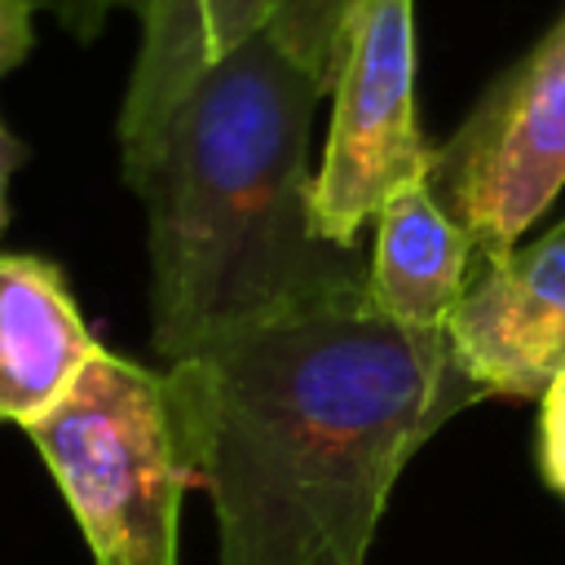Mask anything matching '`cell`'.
<instances>
[{
	"instance_id": "cell-1",
	"label": "cell",
	"mask_w": 565,
	"mask_h": 565,
	"mask_svg": "<svg viewBox=\"0 0 565 565\" xmlns=\"http://www.w3.org/2000/svg\"><path fill=\"white\" fill-rule=\"evenodd\" d=\"M216 565H366L402 468L481 402L446 331H411L366 287L278 313L163 366Z\"/></svg>"
},
{
	"instance_id": "cell-2",
	"label": "cell",
	"mask_w": 565,
	"mask_h": 565,
	"mask_svg": "<svg viewBox=\"0 0 565 565\" xmlns=\"http://www.w3.org/2000/svg\"><path fill=\"white\" fill-rule=\"evenodd\" d=\"M318 97V79L260 26L194 75L124 172L146 207L150 344L163 366L366 287L358 252L313 230Z\"/></svg>"
},
{
	"instance_id": "cell-3",
	"label": "cell",
	"mask_w": 565,
	"mask_h": 565,
	"mask_svg": "<svg viewBox=\"0 0 565 565\" xmlns=\"http://www.w3.org/2000/svg\"><path fill=\"white\" fill-rule=\"evenodd\" d=\"M22 433L97 565H181V503L194 468L163 371L97 349L62 402Z\"/></svg>"
},
{
	"instance_id": "cell-4",
	"label": "cell",
	"mask_w": 565,
	"mask_h": 565,
	"mask_svg": "<svg viewBox=\"0 0 565 565\" xmlns=\"http://www.w3.org/2000/svg\"><path fill=\"white\" fill-rule=\"evenodd\" d=\"M428 185L486 260L516 252L552 207L565 185V13L433 150Z\"/></svg>"
},
{
	"instance_id": "cell-5",
	"label": "cell",
	"mask_w": 565,
	"mask_h": 565,
	"mask_svg": "<svg viewBox=\"0 0 565 565\" xmlns=\"http://www.w3.org/2000/svg\"><path fill=\"white\" fill-rule=\"evenodd\" d=\"M331 93L335 110L309 212L331 247L358 252L375 212L433 172V150L415 124V0L358 4Z\"/></svg>"
},
{
	"instance_id": "cell-6",
	"label": "cell",
	"mask_w": 565,
	"mask_h": 565,
	"mask_svg": "<svg viewBox=\"0 0 565 565\" xmlns=\"http://www.w3.org/2000/svg\"><path fill=\"white\" fill-rule=\"evenodd\" d=\"M446 340L481 397H543L565 375V225L486 260Z\"/></svg>"
},
{
	"instance_id": "cell-7",
	"label": "cell",
	"mask_w": 565,
	"mask_h": 565,
	"mask_svg": "<svg viewBox=\"0 0 565 565\" xmlns=\"http://www.w3.org/2000/svg\"><path fill=\"white\" fill-rule=\"evenodd\" d=\"M97 349L62 265L0 252V424H35Z\"/></svg>"
},
{
	"instance_id": "cell-8",
	"label": "cell",
	"mask_w": 565,
	"mask_h": 565,
	"mask_svg": "<svg viewBox=\"0 0 565 565\" xmlns=\"http://www.w3.org/2000/svg\"><path fill=\"white\" fill-rule=\"evenodd\" d=\"M371 225V305L411 331H446L459 296L468 291V260L477 252L468 230L437 203L428 181L402 185Z\"/></svg>"
},
{
	"instance_id": "cell-9",
	"label": "cell",
	"mask_w": 565,
	"mask_h": 565,
	"mask_svg": "<svg viewBox=\"0 0 565 565\" xmlns=\"http://www.w3.org/2000/svg\"><path fill=\"white\" fill-rule=\"evenodd\" d=\"M269 18V0H185L181 26L168 44V53L146 71L128 75V93L119 106V163L124 172L150 150L159 137L168 110L181 102V93L194 84V75L243 44L252 31H260Z\"/></svg>"
},
{
	"instance_id": "cell-10",
	"label": "cell",
	"mask_w": 565,
	"mask_h": 565,
	"mask_svg": "<svg viewBox=\"0 0 565 565\" xmlns=\"http://www.w3.org/2000/svg\"><path fill=\"white\" fill-rule=\"evenodd\" d=\"M358 4L362 0H269L265 31L296 66L318 79L322 93H331Z\"/></svg>"
},
{
	"instance_id": "cell-11",
	"label": "cell",
	"mask_w": 565,
	"mask_h": 565,
	"mask_svg": "<svg viewBox=\"0 0 565 565\" xmlns=\"http://www.w3.org/2000/svg\"><path fill=\"white\" fill-rule=\"evenodd\" d=\"M539 468L547 490L565 499V375L539 397Z\"/></svg>"
},
{
	"instance_id": "cell-12",
	"label": "cell",
	"mask_w": 565,
	"mask_h": 565,
	"mask_svg": "<svg viewBox=\"0 0 565 565\" xmlns=\"http://www.w3.org/2000/svg\"><path fill=\"white\" fill-rule=\"evenodd\" d=\"M35 9L40 0H0V79L26 62L35 44Z\"/></svg>"
},
{
	"instance_id": "cell-13",
	"label": "cell",
	"mask_w": 565,
	"mask_h": 565,
	"mask_svg": "<svg viewBox=\"0 0 565 565\" xmlns=\"http://www.w3.org/2000/svg\"><path fill=\"white\" fill-rule=\"evenodd\" d=\"M22 159H26V146L4 128V119H0V234H4V225H9V181H13V172L22 168Z\"/></svg>"
}]
</instances>
